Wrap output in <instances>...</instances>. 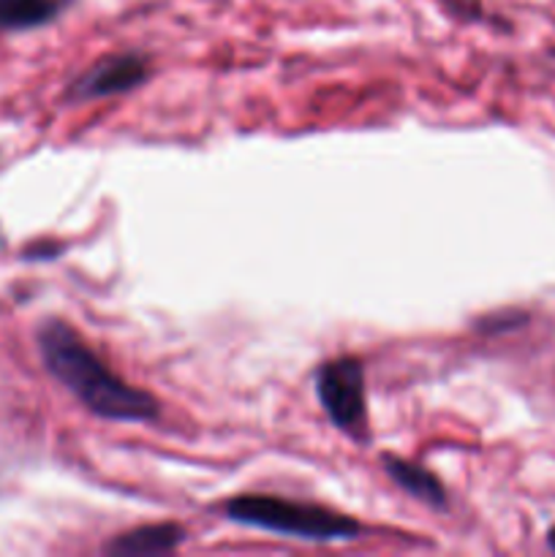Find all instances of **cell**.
Instances as JSON below:
<instances>
[{
  "label": "cell",
  "mask_w": 555,
  "mask_h": 557,
  "mask_svg": "<svg viewBox=\"0 0 555 557\" xmlns=\"http://www.w3.org/2000/svg\"><path fill=\"white\" fill-rule=\"evenodd\" d=\"M38 348L49 373L96 417L109 422H150L161 411L156 397L114 375L65 321H44Z\"/></svg>",
  "instance_id": "1"
},
{
  "label": "cell",
  "mask_w": 555,
  "mask_h": 557,
  "mask_svg": "<svg viewBox=\"0 0 555 557\" xmlns=\"http://www.w3.org/2000/svg\"><path fill=\"white\" fill-rule=\"evenodd\" d=\"M223 515L239 525L259 528L278 536L305 539V542H343V539H357L362 531V525L348 515H337L324 506L270 498V495H243L229 500Z\"/></svg>",
  "instance_id": "2"
},
{
  "label": "cell",
  "mask_w": 555,
  "mask_h": 557,
  "mask_svg": "<svg viewBox=\"0 0 555 557\" xmlns=\"http://www.w3.org/2000/svg\"><path fill=\"white\" fill-rule=\"evenodd\" d=\"M316 397L337 430L368 438V413H365V373L354 357L324 362L316 370Z\"/></svg>",
  "instance_id": "3"
},
{
  "label": "cell",
  "mask_w": 555,
  "mask_h": 557,
  "mask_svg": "<svg viewBox=\"0 0 555 557\" xmlns=\"http://www.w3.org/2000/svg\"><path fill=\"white\" fill-rule=\"evenodd\" d=\"M147 76H150V63H147L145 54H112V58L98 60L82 76H76L74 85L69 87V101H92V98L128 92L139 87L141 82H147Z\"/></svg>",
  "instance_id": "4"
},
{
  "label": "cell",
  "mask_w": 555,
  "mask_h": 557,
  "mask_svg": "<svg viewBox=\"0 0 555 557\" xmlns=\"http://www.w3.org/2000/svg\"><path fill=\"white\" fill-rule=\"evenodd\" d=\"M185 542V531L172 522L163 525H147L136 528V531L123 533L114 542L107 544L109 555H123V557H152V555H166L177 549Z\"/></svg>",
  "instance_id": "5"
},
{
  "label": "cell",
  "mask_w": 555,
  "mask_h": 557,
  "mask_svg": "<svg viewBox=\"0 0 555 557\" xmlns=\"http://www.w3.org/2000/svg\"><path fill=\"white\" fill-rule=\"evenodd\" d=\"M381 466L390 473L392 482L400 490H406L408 495H414V498L422 500V504L435 506V509H446L444 487H441L439 479L430 471H424L422 466H417V462L411 460H403V457L395 455L381 457Z\"/></svg>",
  "instance_id": "6"
},
{
  "label": "cell",
  "mask_w": 555,
  "mask_h": 557,
  "mask_svg": "<svg viewBox=\"0 0 555 557\" xmlns=\"http://www.w3.org/2000/svg\"><path fill=\"white\" fill-rule=\"evenodd\" d=\"M69 0H0V30H30L52 22Z\"/></svg>",
  "instance_id": "7"
},
{
  "label": "cell",
  "mask_w": 555,
  "mask_h": 557,
  "mask_svg": "<svg viewBox=\"0 0 555 557\" xmlns=\"http://www.w3.org/2000/svg\"><path fill=\"white\" fill-rule=\"evenodd\" d=\"M547 542H550V547H553V549H555V528H553V531H550V536H547Z\"/></svg>",
  "instance_id": "8"
}]
</instances>
